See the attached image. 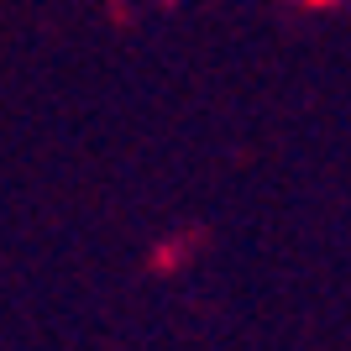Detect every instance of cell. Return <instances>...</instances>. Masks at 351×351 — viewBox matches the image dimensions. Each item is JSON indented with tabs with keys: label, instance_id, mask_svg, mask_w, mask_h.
I'll return each mask as SVG.
<instances>
[{
	"label": "cell",
	"instance_id": "obj_1",
	"mask_svg": "<svg viewBox=\"0 0 351 351\" xmlns=\"http://www.w3.org/2000/svg\"><path fill=\"white\" fill-rule=\"evenodd\" d=\"M309 5H336V0H309Z\"/></svg>",
	"mask_w": 351,
	"mask_h": 351
}]
</instances>
